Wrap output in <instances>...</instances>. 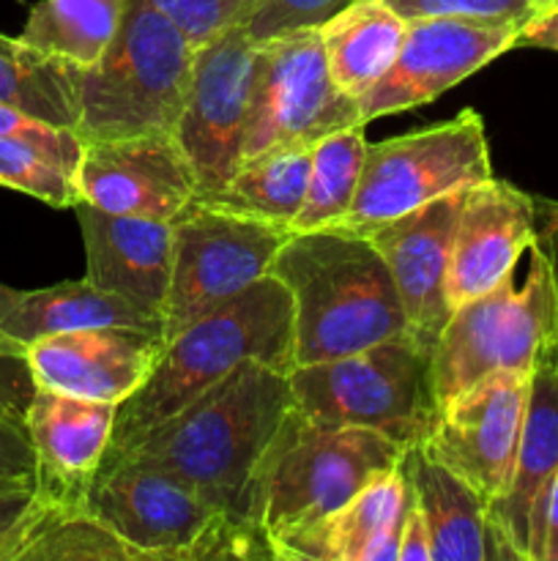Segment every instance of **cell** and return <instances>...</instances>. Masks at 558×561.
Returning <instances> with one entry per match:
<instances>
[{
	"instance_id": "6da1fadb",
	"label": "cell",
	"mask_w": 558,
	"mask_h": 561,
	"mask_svg": "<svg viewBox=\"0 0 558 561\" xmlns=\"http://www.w3.org/2000/svg\"><path fill=\"white\" fill-rule=\"evenodd\" d=\"M290 411L293 392L288 373L244 362L151 427L129 453L104 463L135 460L164 471L230 518L252 526L257 469Z\"/></svg>"
},
{
	"instance_id": "7a4b0ae2",
	"label": "cell",
	"mask_w": 558,
	"mask_h": 561,
	"mask_svg": "<svg viewBox=\"0 0 558 561\" xmlns=\"http://www.w3.org/2000/svg\"><path fill=\"white\" fill-rule=\"evenodd\" d=\"M268 274L293 301V367L408 332L392 272L367 236L339 228L290 233Z\"/></svg>"
},
{
	"instance_id": "3957f363",
	"label": "cell",
	"mask_w": 558,
	"mask_h": 561,
	"mask_svg": "<svg viewBox=\"0 0 558 561\" xmlns=\"http://www.w3.org/2000/svg\"><path fill=\"white\" fill-rule=\"evenodd\" d=\"M244 362L293 370V301L271 274L167 340L140 389L118 403L107 458L129 453L151 427Z\"/></svg>"
},
{
	"instance_id": "277c9868",
	"label": "cell",
	"mask_w": 558,
	"mask_h": 561,
	"mask_svg": "<svg viewBox=\"0 0 558 561\" xmlns=\"http://www.w3.org/2000/svg\"><path fill=\"white\" fill-rule=\"evenodd\" d=\"M408 447L367 427L323 425L290 411L257 469L252 526L282 559L284 548L337 513Z\"/></svg>"
},
{
	"instance_id": "5b68a950",
	"label": "cell",
	"mask_w": 558,
	"mask_h": 561,
	"mask_svg": "<svg viewBox=\"0 0 558 561\" xmlns=\"http://www.w3.org/2000/svg\"><path fill=\"white\" fill-rule=\"evenodd\" d=\"M195 44L151 3L126 0L118 33L93 66H74L82 142L175 135Z\"/></svg>"
},
{
	"instance_id": "8992f818",
	"label": "cell",
	"mask_w": 558,
	"mask_h": 561,
	"mask_svg": "<svg viewBox=\"0 0 558 561\" xmlns=\"http://www.w3.org/2000/svg\"><path fill=\"white\" fill-rule=\"evenodd\" d=\"M82 507L140 561L274 559L260 531L230 518L175 477L135 460H109Z\"/></svg>"
},
{
	"instance_id": "52a82bcc",
	"label": "cell",
	"mask_w": 558,
	"mask_h": 561,
	"mask_svg": "<svg viewBox=\"0 0 558 561\" xmlns=\"http://www.w3.org/2000/svg\"><path fill=\"white\" fill-rule=\"evenodd\" d=\"M293 409L323 425L367 427L403 447L425 442L438 414L432 348L410 332L288 373Z\"/></svg>"
},
{
	"instance_id": "ba28073f",
	"label": "cell",
	"mask_w": 558,
	"mask_h": 561,
	"mask_svg": "<svg viewBox=\"0 0 558 561\" xmlns=\"http://www.w3.org/2000/svg\"><path fill=\"white\" fill-rule=\"evenodd\" d=\"M523 283L514 272L496 288L454 307L432 348L438 405L492 373H534L558 345L556 294L545 252L531 244Z\"/></svg>"
},
{
	"instance_id": "9c48e42d",
	"label": "cell",
	"mask_w": 558,
	"mask_h": 561,
	"mask_svg": "<svg viewBox=\"0 0 558 561\" xmlns=\"http://www.w3.org/2000/svg\"><path fill=\"white\" fill-rule=\"evenodd\" d=\"M492 179L485 124L476 110L408 135L367 142L353 208L334 228L367 236L377 225Z\"/></svg>"
},
{
	"instance_id": "30bf717a",
	"label": "cell",
	"mask_w": 558,
	"mask_h": 561,
	"mask_svg": "<svg viewBox=\"0 0 558 561\" xmlns=\"http://www.w3.org/2000/svg\"><path fill=\"white\" fill-rule=\"evenodd\" d=\"M361 121V104L328 71L321 31L299 27L255 42L241 162L284 146H312Z\"/></svg>"
},
{
	"instance_id": "8fae6325",
	"label": "cell",
	"mask_w": 558,
	"mask_h": 561,
	"mask_svg": "<svg viewBox=\"0 0 558 561\" xmlns=\"http://www.w3.org/2000/svg\"><path fill=\"white\" fill-rule=\"evenodd\" d=\"M288 230L235 217L195 201L173 219V277L164 305V337L228 305L268 277Z\"/></svg>"
},
{
	"instance_id": "7c38bea8",
	"label": "cell",
	"mask_w": 558,
	"mask_h": 561,
	"mask_svg": "<svg viewBox=\"0 0 558 561\" xmlns=\"http://www.w3.org/2000/svg\"><path fill=\"white\" fill-rule=\"evenodd\" d=\"M518 22L465 14L408 16L392 69L361 99V121L405 113L432 102L468 80L481 66L509 53L518 42Z\"/></svg>"
},
{
	"instance_id": "4fadbf2b",
	"label": "cell",
	"mask_w": 558,
	"mask_h": 561,
	"mask_svg": "<svg viewBox=\"0 0 558 561\" xmlns=\"http://www.w3.org/2000/svg\"><path fill=\"white\" fill-rule=\"evenodd\" d=\"M528 373H492L438 405L425 453L463 477L490 507L503 496L528 409Z\"/></svg>"
},
{
	"instance_id": "5bb4252c",
	"label": "cell",
	"mask_w": 558,
	"mask_h": 561,
	"mask_svg": "<svg viewBox=\"0 0 558 561\" xmlns=\"http://www.w3.org/2000/svg\"><path fill=\"white\" fill-rule=\"evenodd\" d=\"M252 75L255 38L246 27H235L195 47L175 137L197 175V197L219 190L241 164Z\"/></svg>"
},
{
	"instance_id": "9a60e30c",
	"label": "cell",
	"mask_w": 558,
	"mask_h": 561,
	"mask_svg": "<svg viewBox=\"0 0 558 561\" xmlns=\"http://www.w3.org/2000/svg\"><path fill=\"white\" fill-rule=\"evenodd\" d=\"M558 474V348L531 373L518 458L501 499L487 507L490 561H545V515Z\"/></svg>"
},
{
	"instance_id": "2e32d148",
	"label": "cell",
	"mask_w": 558,
	"mask_h": 561,
	"mask_svg": "<svg viewBox=\"0 0 558 561\" xmlns=\"http://www.w3.org/2000/svg\"><path fill=\"white\" fill-rule=\"evenodd\" d=\"M77 184L80 203L162 222L197 201V175L175 135L85 142Z\"/></svg>"
},
{
	"instance_id": "e0dca14e",
	"label": "cell",
	"mask_w": 558,
	"mask_h": 561,
	"mask_svg": "<svg viewBox=\"0 0 558 561\" xmlns=\"http://www.w3.org/2000/svg\"><path fill=\"white\" fill-rule=\"evenodd\" d=\"M162 329L88 327L27 345L38 387L102 403H124L162 356Z\"/></svg>"
},
{
	"instance_id": "ac0fdd59",
	"label": "cell",
	"mask_w": 558,
	"mask_h": 561,
	"mask_svg": "<svg viewBox=\"0 0 558 561\" xmlns=\"http://www.w3.org/2000/svg\"><path fill=\"white\" fill-rule=\"evenodd\" d=\"M536 241V197L503 179H487L463 192L452 250H449L446 299L460 307L496 288L518 268Z\"/></svg>"
},
{
	"instance_id": "d6986e66",
	"label": "cell",
	"mask_w": 558,
	"mask_h": 561,
	"mask_svg": "<svg viewBox=\"0 0 558 561\" xmlns=\"http://www.w3.org/2000/svg\"><path fill=\"white\" fill-rule=\"evenodd\" d=\"M463 192L435 197L432 203L388 219L367 233L392 272L408 332L430 348H435L438 334L452 316L446 299V274Z\"/></svg>"
},
{
	"instance_id": "ffe728a7",
	"label": "cell",
	"mask_w": 558,
	"mask_h": 561,
	"mask_svg": "<svg viewBox=\"0 0 558 561\" xmlns=\"http://www.w3.org/2000/svg\"><path fill=\"white\" fill-rule=\"evenodd\" d=\"M85 244V279L93 288L162 318L173 277V222L109 214L77 203Z\"/></svg>"
},
{
	"instance_id": "44dd1931",
	"label": "cell",
	"mask_w": 558,
	"mask_h": 561,
	"mask_svg": "<svg viewBox=\"0 0 558 561\" xmlns=\"http://www.w3.org/2000/svg\"><path fill=\"white\" fill-rule=\"evenodd\" d=\"M115 411L118 405L102 400L36 389L25 427L36 449L38 496L63 507H82L113 444Z\"/></svg>"
},
{
	"instance_id": "7402d4cb",
	"label": "cell",
	"mask_w": 558,
	"mask_h": 561,
	"mask_svg": "<svg viewBox=\"0 0 558 561\" xmlns=\"http://www.w3.org/2000/svg\"><path fill=\"white\" fill-rule=\"evenodd\" d=\"M410 504L403 460L372 477L337 513L284 548L288 561H397Z\"/></svg>"
},
{
	"instance_id": "603a6c76",
	"label": "cell",
	"mask_w": 558,
	"mask_h": 561,
	"mask_svg": "<svg viewBox=\"0 0 558 561\" xmlns=\"http://www.w3.org/2000/svg\"><path fill=\"white\" fill-rule=\"evenodd\" d=\"M88 327L162 329V318L137 310L129 301L93 288L85 277L49 288L20 290L0 283V334L20 348L53 334Z\"/></svg>"
},
{
	"instance_id": "cb8c5ba5",
	"label": "cell",
	"mask_w": 558,
	"mask_h": 561,
	"mask_svg": "<svg viewBox=\"0 0 558 561\" xmlns=\"http://www.w3.org/2000/svg\"><path fill=\"white\" fill-rule=\"evenodd\" d=\"M410 499L430 531L432 559L490 561L487 502L463 480L414 444L403 453Z\"/></svg>"
},
{
	"instance_id": "d4e9b609",
	"label": "cell",
	"mask_w": 558,
	"mask_h": 561,
	"mask_svg": "<svg viewBox=\"0 0 558 561\" xmlns=\"http://www.w3.org/2000/svg\"><path fill=\"white\" fill-rule=\"evenodd\" d=\"M405 27L408 20L386 0H350L328 16L317 31L337 88L361 102L392 69Z\"/></svg>"
},
{
	"instance_id": "484cf974",
	"label": "cell",
	"mask_w": 558,
	"mask_h": 561,
	"mask_svg": "<svg viewBox=\"0 0 558 561\" xmlns=\"http://www.w3.org/2000/svg\"><path fill=\"white\" fill-rule=\"evenodd\" d=\"M312 146H284L244 159L219 190L197 201L235 217L277 225L290 233L306 195Z\"/></svg>"
},
{
	"instance_id": "4316f807",
	"label": "cell",
	"mask_w": 558,
	"mask_h": 561,
	"mask_svg": "<svg viewBox=\"0 0 558 561\" xmlns=\"http://www.w3.org/2000/svg\"><path fill=\"white\" fill-rule=\"evenodd\" d=\"M0 102L47 124L77 131L74 64L0 33Z\"/></svg>"
},
{
	"instance_id": "83f0119b",
	"label": "cell",
	"mask_w": 558,
	"mask_h": 561,
	"mask_svg": "<svg viewBox=\"0 0 558 561\" xmlns=\"http://www.w3.org/2000/svg\"><path fill=\"white\" fill-rule=\"evenodd\" d=\"M124 11L126 0H38L20 38L74 66H93L118 33Z\"/></svg>"
},
{
	"instance_id": "f1b7e54d",
	"label": "cell",
	"mask_w": 558,
	"mask_h": 561,
	"mask_svg": "<svg viewBox=\"0 0 558 561\" xmlns=\"http://www.w3.org/2000/svg\"><path fill=\"white\" fill-rule=\"evenodd\" d=\"M364 126L350 124L312 142L306 195L290 225V233L334 228L348 217L364 170Z\"/></svg>"
},
{
	"instance_id": "f546056e",
	"label": "cell",
	"mask_w": 558,
	"mask_h": 561,
	"mask_svg": "<svg viewBox=\"0 0 558 561\" xmlns=\"http://www.w3.org/2000/svg\"><path fill=\"white\" fill-rule=\"evenodd\" d=\"M20 561H140L137 553L85 507L47 502L42 524Z\"/></svg>"
},
{
	"instance_id": "4dcf8cb0",
	"label": "cell",
	"mask_w": 558,
	"mask_h": 561,
	"mask_svg": "<svg viewBox=\"0 0 558 561\" xmlns=\"http://www.w3.org/2000/svg\"><path fill=\"white\" fill-rule=\"evenodd\" d=\"M0 186L31 195L55 208H74L80 197L77 175L25 142L0 137Z\"/></svg>"
},
{
	"instance_id": "1f68e13d",
	"label": "cell",
	"mask_w": 558,
	"mask_h": 561,
	"mask_svg": "<svg viewBox=\"0 0 558 561\" xmlns=\"http://www.w3.org/2000/svg\"><path fill=\"white\" fill-rule=\"evenodd\" d=\"M195 47L249 25L266 0H151Z\"/></svg>"
},
{
	"instance_id": "d6a6232c",
	"label": "cell",
	"mask_w": 558,
	"mask_h": 561,
	"mask_svg": "<svg viewBox=\"0 0 558 561\" xmlns=\"http://www.w3.org/2000/svg\"><path fill=\"white\" fill-rule=\"evenodd\" d=\"M0 137L36 148L74 175L80 170L82 151H85V142L77 131L33 118V115L9 107L3 102H0Z\"/></svg>"
},
{
	"instance_id": "836d02e7",
	"label": "cell",
	"mask_w": 558,
	"mask_h": 561,
	"mask_svg": "<svg viewBox=\"0 0 558 561\" xmlns=\"http://www.w3.org/2000/svg\"><path fill=\"white\" fill-rule=\"evenodd\" d=\"M44 513L47 499L38 496L36 482L0 491V561H20Z\"/></svg>"
},
{
	"instance_id": "e575fe53",
	"label": "cell",
	"mask_w": 558,
	"mask_h": 561,
	"mask_svg": "<svg viewBox=\"0 0 558 561\" xmlns=\"http://www.w3.org/2000/svg\"><path fill=\"white\" fill-rule=\"evenodd\" d=\"M350 0H266L246 31L255 42L299 31V27H321L328 16L342 11Z\"/></svg>"
},
{
	"instance_id": "d590c367",
	"label": "cell",
	"mask_w": 558,
	"mask_h": 561,
	"mask_svg": "<svg viewBox=\"0 0 558 561\" xmlns=\"http://www.w3.org/2000/svg\"><path fill=\"white\" fill-rule=\"evenodd\" d=\"M36 389L38 383L27 362V351L0 334V416L25 425Z\"/></svg>"
},
{
	"instance_id": "8d00e7d4",
	"label": "cell",
	"mask_w": 558,
	"mask_h": 561,
	"mask_svg": "<svg viewBox=\"0 0 558 561\" xmlns=\"http://www.w3.org/2000/svg\"><path fill=\"white\" fill-rule=\"evenodd\" d=\"M388 5L408 16L427 14H465V16H485V20L503 22H523L528 0H386Z\"/></svg>"
},
{
	"instance_id": "74e56055",
	"label": "cell",
	"mask_w": 558,
	"mask_h": 561,
	"mask_svg": "<svg viewBox=\"0 0 558 561\" xmlns=\"http://www.w3.org/2000/svg\"><path fill=\"white\" fill-rule=\"evenodd\" d=\"M0 480L36 482V449L22 422L0 416Z\"/></svg>"
},
{
	"instance_id": "f35d334b",
	"label": "cell",
	"mask_w": 558,
	"mask_h": 561,
	"mask_svg": "<svg viewBox=\"0 0 558 561\" xmlns=\"http://www.w3.org/2000/svg\"><path fill=\"white\" fill-rule=\"evenodd\" d=\"M536 247L545 252L547 268H550L558 323V201H542V197H536Z\"/></svg>"
},
{
	"instance_id": "ab89813d",
	"label": "cell",
	"mask_w": 558,
	"mask_h": 561,
	"mask_svg": "<svg viewBox=\"0 0 558 561\" xmlns=\"http://www.w3.org/2000/svg\"><path fill=\"white\" fill-rule=\"evenodd\" d=\"M432 548H430V531H427L425 518H421L419 507L410 499L408 510H405L403 520V535H399V557L397 561H430Z\"/></svg>"
},
{
	"instance_id": "60d3db41",
	"label": "cell",
	"mask_w": 558,
	"mask_h": 561,
	"mask_svg": "<svg viewBox=\"0 0 558 561\" xmlns=\"http://www.w3.org/2000/svg\"><path fill=\"white\" fill-rule=\"evenodd\" d=\"M514 47H539L558 53V9L525 20L520 25Z\"/></svg>"
},
{
	"instance_id": "b9f144b4",
	"label": "cell",
	"mask_w": 558,
	"mask_h": 561,
	"mask_svg": "<svg viewBox=\"0 0 558 561\" xmlns=\"http://www.w3.org/2000/svg\"><path fill=\"white\" fill-rule=\"evenodd\" d=\"M545 561H558V474L550 485V496H547Z\"/></svg>"
},
{
	"instance_id": "7bdbcfd3",
	"label": "cell",
	"mask_w": 558,
	"mask_h": 561,
	"mask_svg": "<svg viewBox=\"0 0 558 561\" xmlns=\"http://www.w3.org/2000/svg\"><path fill=\"white\" fill-rule=\"evenodd\" d=\"M558 9V0H528V9H525V20H531V16H539V14H547V11H556ZM520 22V25H523Z\"/></svg>"
},
{
	"instance_id": "ee69618b",
	"label": "cell",
	"mask_w": 558,
	"mask_h": 561,
	"mask_svg": "<svg viewBox=\"0 0 558 561\" xmlns=\"http://www.w3.org/2000/svg\"><path fill=\"white\" fill-rule=\"evenodd\" d=\"M22 482H31V480H0V491H9V488L22 485Z\"/></svg>"
}]
</instances>
